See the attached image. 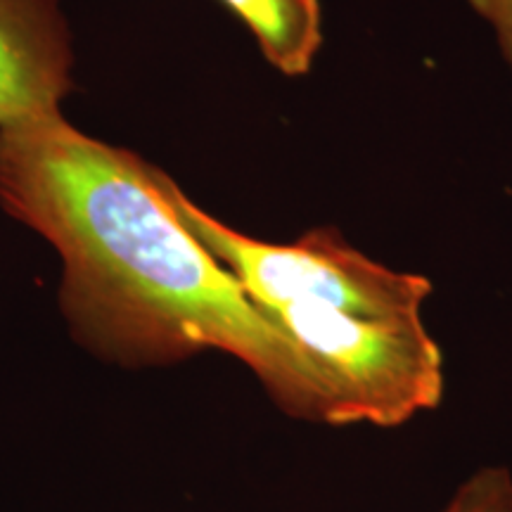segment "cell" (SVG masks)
<instances>
[{"instance_id": "obj_1", "label": "cell", "mask_w": 512, "mask_h": 512, "mask_svg": "<svg viewBox=\"0 0 512 512\" xmlns=\"http://www.w3.org/2000/svg\"><path fill=\"white\" fill-rule=\"evenodd\" d=\"M164 171L55 117L0 128V207L55 249L74 342L126 370L223 351L287 415L323 422L309 358L192 235Z\"/></svg>"}, {"instance_id": "obj_2", "label": "cell", "mask_w": 512, "mask_h": 512, "mask_svg": "<svg viewBox=\"0 0 512 512\" xmlns=\"http://www.w3.org/2000/svg\"><path fill=\"white\" fill-rule=\"evenodd\" d=\"M264 311L316 370L328 425L394 427L439 406L444 358L420 316L366 318L299 302Z\"/></svg>"}, {"instance_id": "obj_3", "label": "cell", "mask_w": 512, "mask_h": 512, "mask_svg": "<svg viewBox=\"0 0 512 512\" xmlns=\"http://www.w3.org/2000/svg\"><path fill=\"white\" fill-rule=\"evenodd\" d=\"M166 190L192 235L261 309L299 302L366 318H413L432 292L427 278L377 264L332 228L311 230L292 245H273L242 235L197 207L171 178Z\"/></svg>"}, {"instance_id": "obj_4", "label": "cell", "mask_w": 512, "mask_h": 512, "mask_svg": "<svg viewBox=\"0 0 512 512\" xmlns=\"http://www.w3.org/2000/svg\"><path fill=\"white\" fill-rule=\"evenodd\" d=\"M72 64L60 0H0V128L60 114Z\"/></svg>"}, {"instance_id": "obj_5", "label": "cell", "mask_w": 512, "mask_h": 512, "mask_svg": "<svg viewBox=\"0 0 512 512\" xmlns=\"http://www.w3.org/2000/svg\"><path fill=\"white\" fill-rule=\"evenodd\" d=\"M247 24L261 53L285 76H304L323 46L318 0H221Z\"/></svg>"}, {"instance_id": "obj_6", "label": "cell", "mask_w": 512, "mask_h": 512, "mask_svg": "<svg viewBox=\"0 0 512 512\" xmlns=\"http://www.w3.org/2000/svg\"><path fill=\"white\" fill-rule=\"evenodd\" d=\"M441 512H512V475L505 467H484Z\"/></svg>"}, {"instance_id": "obj_7", "label": "cell", "mask_w": 512, "mask_h": 512, "mask_svg": "<svg viewBox=\"0 0 512 512\" xmlns=\"http://www.w3.org/2000/svg\"><path fill=\"white\" fill-rule=\"evenodd\" d=\"M470 5L486 22L494 24L498 43L512 67V0H470Z\"/></svg>"}]
</instances>
